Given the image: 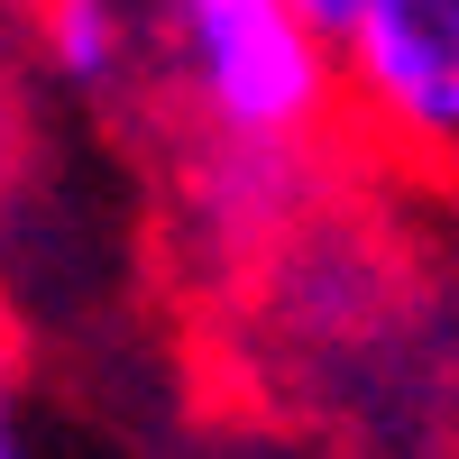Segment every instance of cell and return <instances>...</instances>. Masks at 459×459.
Wrapping results in <instances>:
<instances>
[{"label":"cell","mask_w":459,"mask_h":459,"mask_svg":"<svg viewBox=\"0 0 459 459\" xmlns=\"http://www.w3.org/2000/svg\"><path fill=\"white\" fill-rule=\"evenodd\" d=\"M147 92L194 138L322 147L340 120L331 28L294 0H147Z\"/></svg>","instance_id":"cell-1"},{"label":"cell","mask_w":459,"mask_h":459,"mask_svg":"<svg viewBox=\"0 0 459 459\" xmlns=\"http://www.w3.org/2000/svg\"><path fill=\"white\" fill-rule=\"evenodd\" d=\"M340 120L386 157L459 175V0H350L331 28Z\"/></svg>","instance_id":"cell-2"},{"label":"cell","mask_w":459,"mask_h":459,"mask_svg":"<svg viewBox=\"0 0 459 459\" xmlns=\"http://www.w3.org/2000/svg\"><path fill=\"white\" fill-rule=\"evenodd\" d=\"M313 203V147H248V138H194L184 147V212L221 248H276L285 230H303Z\"/></svg>","instance_id":"cell-3"},{"label":"cell","mask_w":459,"mask_h":459,"mask_svg":"<svg viewBox=\"0 0 459 459\" xmlns=\"http://www.w3.org/2000/svg\"><path fill=\"white\" fill-rule=\"evenodd\" d=\"M28 47L74 101L147 92V0H28Z\"/></svg>","instance_id":"cell-4"},{"label":"cell","mask_w":459,"mask_h":459,"mask_svg":"<svg viewBox=\"0 0 459 459\" xmlns=\"http://www.w3.org/2000/svg\"><path fill=\"white\" fill-rule=\"evenodd\" d=\"M0 459H37V413H28V359L0 322Z\"/></svg>","instance_id":"cell-5"},{"label":"cell","mask_w":459,"mask_h":459,"mask_svg":"<svg viewBox=\"0 0 459 459\" xmlns=\"http://www.w3.org/2000/svg\"><path fill=\"white\" fill-rule=\"evenodd\" d=\"M294 10L313 19V28H340V19H350V0H294Z\"/></svg>","instance_id":"cell-6"}]
</instances>
